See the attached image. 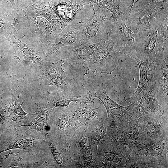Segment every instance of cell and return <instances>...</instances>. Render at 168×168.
<instances>
[{
    "label": "cell",
    "mask_w": 168,
    "mask_h": 168,
    "mask_svg": "<svg viewBox=\"0 0 168 168\" xmlns=\"http://www.w3.org/2000/svg\"><path fill=\"white\" fill-rule=\"evenodd\" d=\"M101 6L113 13L119 19L126 17L129 12L131 4L126 0H82Z\"/></svg>",
    "instance_id": "obj_16"
},
{
    "label": "cell",
    "mask_w": 168,
    "mask_h": 168,
    "mask_svg": "<svg viewBox=\"0 0 168 168\" xmlns=\"http://www.w3.org/2000/svg\"><path fill=\"white\" fill-rule=\"evenodd\" d=\"M44 75L57 89L62 91L65 85V79L61 61L45 68Z\"/></svg>",
    "instance_id": "obj_19"
},
{
    "label": "cell",
    "mask_w": 168,
    "mask_h": 168,
    "mask_svg": "<svg viewBox=\"0 0 168 168\" xmlns=\"http://www.w3.org/2000/svg\"><path fill=\"white\" fill-rule=\"evenodd\" d=\"M72 21L54 40V49L67 46L72 47V49L81 46L82 29L85 23L76 18Z\"/></svg>",
    "instance_id": "obj_13"
},
{
    "label": "cell",
    "mask_w": 168,
    "mask_h": 168,
    "mask_svg": "<svg viewBox=\"0 0 168 168\" xmlns=\"http://www.w3.org/2000/svg\"><path fill=\"white\" fill-rule=\"evenodd\" d=\"M11 3L14 9H17L18 8V0H9Z\"/></svg>",
    "instance_id": "obj_32"
},
{
    "label": "cell",
    "mask_w": 168,
    "mask_h": 168,
    "mask_svg": "<svg viewBox=\"0 0 168 168\" xmlns=\"http://www.w3.org/2000/svg\"><path fill=\"white\" fill-rule=\"evenodd\" d=\"M129 3H130L132 5L133 2V0H126Z\"/></svg>",
    "instance_id": "obj_34"
},
{
    "label": "cell",
    "mask_w": 168,
    "mask_h": 168,
    "mask_svg": "<svg viewBox=\"0 0 168 168\" xmlns=\"http://www.w3.org/2000/svg\"><path fill=\"white\" fill-rule=\"evenodd\" d=\"M84 99V98L82 97H73L58 102L56 103L55 105L57 107H65L68 106L72 101H76L79 102H82L83 101Z\"/></svg>",
    "instance_id": "obj_28"
},
{
    "label": "cell",
    "mask_w": 168,
    "mask_h": 168,
    "mask_svg": "<svg viewBox=\"0 0 168 168\" xmlns=\"http://www.w3.org/2000/svg\"><path fill=\"white\" fill-rule=\"evenodd\" d=\"M81 148L82 152L84 159L87 161H91L92 159V156L86 143H83L82 146Z\"/></svg>",
    "instance_id": "obj_29"
},
{
    "label": "cell",
    "mask_w": 168,
    "mask_h": 168,
    "mask_svg": "<svg viewBox=\"0 0 168 168\" xmlns=\"http://www.w3.org/2000/svg\"><path fill=\"white\" fill-rule=\"evenodd\" d=\"M79 0V1H82V0Z\"/></svg>",
    "instance_id": "obj_35"
},
{
    "label": "cell",
    "mask_w": 168,
    "mask_h": 168,
    "mask_svg": "<svg viewBox=\"0 0 168 168\" xmlns=\"http://www.w3.org/2000/svg\"><path fill=\"white\" fill-rule=\"evenodd\" d=\"M38 1L44 2L49 4L54 0H37Z\"/></svg>",
    "instance_id": "obj_33"
},
{
    "label": "cell",
    "mask_w": 168,
    "mask_h": 168,
    "mask_svg": "<svg viewBox=\"0 0 168 168\" xmlns=\"http://www.w3.org/2000/svg\"><path fill=\"white\" fill-rule=\"evenodd\" d=\"M136 33L128 25L126 16L121 19L115 17L109 38L123 55L132 57L136 54Z\"/></svg>",
    "instance_id": "obj_6"
},
{
    "label": "cell",
    "mask_w": 168,
    "mask_h": 168,
    "mask_svg": "<svg viewBox=\"0 0 168 168\" xmlns=\"http://www.w3.org/2000/svg\"><path fill=\"white\" fill-rule=\"evenodd\" d=\"M93 16L84 25L81 46L96 43L107 39L114 20L113 13L105 7L94 4Z\"/></svg>",
    "instance_id": "obj_3"
},
{
    "label": "cell",
    "mask_w": 168,
    "mask_h": 168,
    "mask_svg": "<svg viewBox=\"0 0 168 168\" xmlns=\"http://www.w3.org/2000/svg\"><path fill=\"white\" fill-rule=\"evenodd\" d=\"M157 28H152L136 33V55L142 56L150 62L156 61L160 54L168 43L159 39L157 33Z\"/></svg>",
    "instance_id": "obj_7"
},
{
    "label": "cell",
    "mask_w": 168,
    "mask_h": 168,
    "mask_svg": "<svg viewBox=\"0 0 168 168\" xmlns=\"http://www.w3.org/2000/svg\"><path fill=\"white\" fill-rule=\"evenodd\" d=\"M106 89V86L103 84L96 85L91 90L92 96L100 100L103 103L107 110V119L114 128L128 124L131 121L132 110L137 101L128 106H121L108 96Z\"/></svg>",
    "instance_id": "obj_5"
},
{
    "label": "cell",
    "mask_w": 168,
    "mask_h": 168,
    "mask_svg": "<svg viewBox=\"0 0 168 168\" xmlns=\"http://www.w3.org/2000/svg\"><path fill=\"white\" fill-rule=\"evenodd\" d=\"M136 119L139 138L152 140L168 136V117L152 114Z\"/></svg>",
    "instance_id": "obj_8"
},
{
    "label": "cell",
    "mask_w": 168,
    "mask_h": 168,
    "mask_svg": "<svg viewBox=\"0 0 168 168\" xmlns=\"http://www.w3.org/2000/svg\"><path fill=\"white\" fill-rule=\"evenodd\" d=\"M111 129L113 142L122 148L128 158L138 144L139 132L137 119L131 120L123 127Z\"/></svg>",
    "instance_id": "obj_11"
},
{
    "label": "cell",
    "mask_w": 168,
    "mask_h": 168,
    "mask_svg": "<svg viewBox=\"0 0 168 168\" xmlns=\"http://www.w3.org/2000/svg\"><path fill=\"white\" fill-rule=\"evenodd\" d=\"M34 144L35 141L33 139L30 138L24 139L19 141V142H17L16 143L11 145L7 148L1 151L0 153L13 149H26L28 148L33 146Z\"/></svg>",
    "instance_id": "obj_23"
},
{
    "label": "cell",
    "mask_w": 168,
    "mask_h": 168,
    "mask_svg": "<svg viewBox=\"0 0 168 168\" xmlns=\"http://www.w3.org/2000/svg\"><path fill=\"white\" fill-rule=\"evenodd\" d=\"M99 107L91 109L81 110L75 114V124L74 129L88 124L90 121L96 116L99 111Z\"/></svg>",
    "instance_id": "obj_20"
},
{
    "label": "cell",
    "mask_w": 168,
    "mask_h": 168,
    "mask_svg": "<svg viewBox=\"0 0 168 168\" xmlns=\"http://www.w3.org/2000/svg\"><path fill=\"white\" fill-rule=\"evenodd\" d=\"M16 43L18 51L21 53L24 58L34 66L36 71L43 74L45 66L44 64V57L41 53L21 43Z\"/></svg>",
    "instance_id": "obj_17"
},
{
    "label": "cell",
    "mask_w": 168,
    "mask_h": 168,
    "mask_svg": "<svg viewBox=\"0 0 168 168\" xmlns=\"http://www.w3.org/2000/svg\"><path fill=\"white\" fill-rule=\"evenodd\" d=\"M167 1H168V0H138L135 3L130 11L141 9L149 5Z\"/></svg>",
    "instance_id": "obj_24"
},
{
    "label": "cell",
    "mask_w": 168,
    "mask_h": 168,
    "mask_svg": "<svg viewBox=\"0 0 168 168\" xmlns=\"http://www.w3.org/2000/svg\"><path fill=\"white\" fill-rule=\"evenodd\" d=\"M7 110L0 106V132L6 128L8 123L9 117L7 116Z\"/></svg>",
    "instance_id": "obj_27"
},
{
    "label": "cell",
    "mask_w": 168,
    "mask_h": 168,
    "mask_svg": "<svg viewBox=\"0 0 168 168\" xmlns=\"http://www.w3.org/2000/svg\"><path fill=\"white\" fill-rule=\"evenodd\" d=\"M51 150L52 153L57 163L59 164H61L63 160L59 152L53 145H51Z\"/></svg>",
    "instance_id": "obj_30"
},
{
    "label": "cell",
    "mask_w": 168,
    "mask_h": 168,
    "mask_svg": "<svg viewBox=\"0 0 168 168\" xmlns=\"http://www.w3.org/2000/svg\"><path fill=\"white\" fill-rule=\"evenodd\" d=\"M41 112L28 125L31 128H34L40 131H42L44 127H46V119L45 118L41 116Z\"/></svg>",
    "instance_id": "obj_25"
},
{
    "label": "cell",
    "mask_w": 168,
    "mask_h": 168,
    "mask_svg": "<svg viewBox=\"0 0 168 168\" xmlns=\"http://www.w3.org/2000/svg\"><path fill=\"white\" fill-rule=\"evenodd\" d=\"M7 17L4 14H0V33L7 34L11 36V33Z\"/></svg>",
    "instance_id": "obj_26"
},
{
    "label": "cell",
    "mask_w": 168,
    "mask_h": 168,
    "mask_svg": "<svg viewBox=\"0 0 168 168\" xmlns=\"http://www.w3.org/2000/svg\"><path fill=\"white\" fill-rule=\"evenodd\" d=\"M68 116L66 114L63 115L60 118L58 126L61 128L64 129L68 120Z\"/></svg>",
    "instance_id": "obj_31"
},
{
    "label": "cell",
    "mask_w": 168,
    "mask_h": 168,
    "mask_svg": "<svg viewBox=\"0 0 168 168\" xmlns=\"http://www.w3.org/2000/svg\"><path fill=\"white\" fill-rule=\"evenodd\" d=\"M154 80L142 92L139 104L132 110L131 120L148 114H156L168 117V111L161 106L156 97Z\"/></svg>",
    "instance_id": "obj_10"
},
{
    "label": "cell",
    "mask_w": 168,
    "mask_h": 168,
    "mask_svg": "<svg viewBox=\"0 0 168 168\" xmlns=\"http://www.w3.org/2000/svg\"><path fill=\"white\" fill-rule=\"evenodd\" d=\"M103 155L102 164L104 166L124 168L128 159L122 148L113 142Z\"/></svg>",
    "instance_id": "obj_15"
},
{
    "label": "cell",
    "mask_w": 168,
    "mask_h": 168,
    "mask_svg": "<svg viewBox=\"0 0 168 168\" xmlns=\"http://www.w3.org/2000/svg\"><path fill=\"white\" fill-rule=\"evenodd\" d=\"M138 63L140 72L138 87L134 93L131 97V102H137L140 97L143 90L154 80V73L156 62H150L147 58L137 54L132 57Z\"/></svg>",
    "instance_id": "obj_14"
},
{
    "label": "cell",
    "mask_w": 168,
    "mask_h": 168,
    "mask_svg": "<svg viewBox=\"0 0 168 168\" xmlns=\"http://www.w3.org/2000/svg\"><path fill=\"white\" fill-rule=\"evenodd\" d=\"M168 140V136L152 140L138 138V144L132 152L155 157L162 168H167Z\"/></svg>",
    "instance_id": "obj_9"
},
{
    "label": "cell",
    "mask_w": 168,
    "mask_h": 168,
    "mask_svg": "<svg viewBox=\"0 0 168 168\" xmlns=\"http://www.w3.org/2000/svg\"><path fill=\"white\" fill-rule=\"evenodd\" d=\"M122 56L109 37L105 40L83 46L80 48V63L93 72L111 74Z\"/></svg>",
    "instance_id": "obj_2"
},
{
    "label": "cell",
    "mask_w": 168,
    "mask_h": 168,
    "mask_svg": "<svg viewBox=\"0 0 168 168\" xmlns=\"http://www.w3.org/2000/svg\"><path fill=\"white\" fill-rule=\"evenodd\" d=\"M124 168H162L159 161L152 156L131 152Z\"/></svg>",
    "instance_id": "obj_18"
},
{
    "label": "cell",
    "mask_w": 168,
    "mask_h": 168,
    "mask_svg": "<svg viewBox=\"0 0 168 168\" xmlns=\"http://www.w3.org/2000/svg\"><path fill=\"white\" fill-rule=\"evenodd\" d=\"M168 18V1L130 11L126 16L128 25L137 32L156 26Z\"/></svg>",
    "instance_id": "obj_4"
},
{
    "label": "cell",
    "mask_w": 168,
    "mask_h": 168,
    "mask_svg": "<svg viewBox=\"0 0 168 168\" xmlns=\"http://www.w3.org/2000/svg\"><path fill=\"white\" fill-rule=\"evenodd\" d=\"M106 128L103 121L98 122L92 132L90 144L92 150L96 153L98 146L100 141L104 139L106 134Z\"/></svg>",
    "instance_id": "obj_21"
},
{
    "label": "cell",
    "mask_w": 168,
    "mask_h": 168,
    "mask_svg": "<svg viewBox=\"0 0 168 168\" xmlns=\"http://www.w3.org/2000/svg\"><path fill=\"white\" fill-rule=\"evenodd\" d=\"M20 7L29 17L37 35L44 42L55 40L66 26L48 3L37 0H18Z\"/></svg>",
    "instance_id": "obj_1"
},
{
    "label": "cell",
    "mask_w": 168,
    "mask_h": 168,
    "mask_svg": "<svg viewBox=\"0 0 168 168\" xmlns=\"http://www.w3.org/2000/svg\"><path fill=\"white\" fill-rule=\"evenodd\" d=\"M164 49L160 53L156 60L154 78L157 99L162 107L168 111V55L164 54Z\"/></svg>",
    "instance_id": "obj_12"
},
{
    "label": "cell",
    "mask_w": 168,
    "mask_h": 168,
    "mask_svg": "<svg viewBox=\"0 0 168 168\" xmlns=\"http://www.w3.org/2000/svg\"><path fill=\"white\" fill-rule=\"evenodd\" d=\"M12 100L11 104L9 110L11 114L14 117L22 118L29 115L25 112L22 108L20 103L19 95L17 96H14L12 93Z\"/></svg>",
    "instance_id": "obj_22"
}]
</instances>
